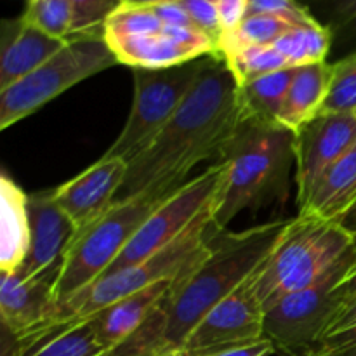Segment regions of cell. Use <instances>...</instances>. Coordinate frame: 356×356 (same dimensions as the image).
<instances>
[{
    "mask_svg": "<svg viewBox=\"0 0 356 356\" xmlns=\"http://www.w3.org/2000/svg\"><path fill=\"white\" fill-rule=\"evenodd\" d=\"M242 122L238 83L225 59L212 56L172 120L129 162L117 200L179 190L195 165L225 152Z\"/></svg>",
    "mask_w": 356,
    "mask_h": 356,
    "instance_id": "6da1fadb",
    "label": "cell"
},
{
    "mask_svg": "<svg viewBox=\"0 0 356 356\" xmlns=\"http://www.w3.org/2000/svg\"><path fill=\"white\" fill-rule=\"evenodd\" d=\"M289 221H271L242 233L214 228L207 252L176 278L160 306L162 327L152 356L179 355L197 323L273 252Z\"/></svg>",
    "mask_w": 356,
    "mask_h": 356,
    "instance_id": "7a4b0ae2",
    "label": "cell"
},
{
    "mask_svg": "<svg viewBox=\"0 0 356 356\" xmlns=\"http://www.w3.org/2000/svg\"><path fill=\"white\" fill-rule=\"evenodd\" d=\"M221 160L228 170L216 204L218 232H225L242 211L259 207L280 193L294 160V132L280 124L243 120Z\"/></svg>",
    "mask_w": 356,
    "mask_h": 356,
    "instance_id": "3957f363",
    "label": "cell"
},
{
    "mask_svg": "<svg viewBox=\"0 0 356 356\" xmlns=\"http://www.w3.org/2000/svg\"><path fill=\"white\" fill-rule=\"evenodd\" d=\"M355 242L356 236L341 222L323 221L312 214L291 219L273 252L256 273V294L264 312L284 296L320 280Z\"/></svg>",
    "mask_w": 356,
    "mask_h": 356,
    "instance_id": "277c9868",
    "label": "cell"
},
{
    "mask_svg": "<svg viewBox=\"0 0 356 356\" xmlns=\"http://www.w3.org/2000/svg\"><path fill=\"white\" fill-rule=\"evenodd\" d=\"M163 198L165 197L138 195L115 200L103 218L76 233L59 264L52 285L54 309L106 273L139 226Z\"/></svg>",
    "mask_w": 356,
    "mask_h": 356,
    "instance_id": "5b68a950",
    "label": "cell"
},
{
    "mask_svg": "<svg viewBox=\"0 0 356 356\" xmlns=\"http://www.w3.org/2000/svg\"><path fill=\"white\" fill-rule=\"evenodd\" d=\"M115 65L118 59L104 38V30L72 35L58 54L0 90V129L30 117L76 83Z\"/></svg>",
    "mask_w": 356,
    "mask_h": 356,
    "instance_id": "8992f818",
    "label": "cell"
},
{
    "mask_svg": "<svg viewBox=\"0 0 356 356\" xmlns=\"http://www.w3.org/2000/svg\"><path fill=\"white\" fill-rule=\"evenodd\" d=\"M212 56L162 70L134 68V99L124 129L103 156L125 162L145 152L184 103Z\"/></svg>",
    "mask_w": 356,
    "mask_h": 356,
    "instance_id": "52a82bcc",
    "label": "cell"
},
{
    "mask_svg": "<svg viewBox=\"0 0 356 356\" xmlns=\"http://www.w3.org/2000/svg\"><path fill=\"white\" fill-rule=\"evenodd\" d=\"M356 263V242L346 256L309 287L284 296L264 313V336L277 351L301 353L313 350L341 312L337 289Z\"/></svg>",
    "mask_w": 356,
    "mask_h": 356,
    "instance_id": "ba28073f",
    "label": "cell"
},
{
    "mask_svg": "<svg viewBox=\"0 0 356 356\" xmlns=\"http://www.w3.org/2000/svg\"><path fill=\"white\" fill-rule=\"evenodd\" d=\"M226 170H228V163L221 160L219 163L211 165L204 172L198 174L197 177L184 183L179 190L167 195L153 209L145 222L139 226L138 232L129 240L125 249L104 275L143 263L165 245H169L170 242H174L198 218V214L214 200L222 186Z\"/></svg>",
    "mask_w": 356,
    "mask_h": 356,
    "instance_id": "9c48e42d",
    "label": "cell"
},
{
    "mask_svg": "<svg viewBox=\"0 0 356 356\" xmlns=\"http://www.w3.org/2000/svg\"><path fill=\"white\" fill-rule=\"evenodd\" d=\"M257 270L197 323L177 356H198L232 344L249 343L266 337L264 336L266 312L256 294Z\"/></svg>",
    "mask_w": 356,
    "mask_h": 356,
    "instance_id": "30bf717a",
    "label": "cell"
},
{
    "mask_svg": "<svg viewBox=\"0 0 356 356\" xmlns=\"http://www.w3.org/2000/svg\"><path fill=\"white\" fill-rule=\"evenodd\" d=\"M356 146V113H320L294 132L298 207L308 202L327 169Z\"/></svg>",
    "mask_w": 356,
    "mask_h": 356,
    "instance_id": "8fae6325",
    "label": "cell"
},
{
    "mask_svg": "<svg viewBox=\"0 0 356 356\" xmlns=\"http://www.w3.org/2000/svg\"><path fill=\"white\" fill-rule=\"evenodd\" d=\"M108 42V40H106ZM108 45L118 63L134 68L162 70L195 59L219 56V47L209 35L195 26H169L162 31L110 40Z\"/></svg>",
    "mask_w": 356,
    "mask_h": 356,
    "instance_id": "7c38bea8",
    "label": "cell"
},
{
    "mask_svg": "<svg viewBox=\"0 0 356 356\" xmlns=\"http://www.w3.org/2000/svg\"><path fill=\"white\" fill-rule=\"evenodd\" d=\"M129 163L118 156H101L82 174L54 190V198L72 219L76 232H83L103 218L115 204L127 176Z\"/></svg>",
    "mask_w": 356,
    "mask_h": 356,
    "instance_id": "4fadbf2b",
    "label": "cell"
},
{
    "mask_svg": "<svg viewBox=\"0 0 356 356\" xmlns=\"http://www.w3.org/2000/svg\"><path fill=\"white\" fill-rule=\"evenodd\" d=\"M30 247L19 268L26 278L56 275L66 250L76 236V228L54 198V191L28 195Z\"/></svg>",
    "mask_w": 356,
    "mask_h": 356,
    "instance_id": "5bb4252c",
    "label": "cell"
},
{
    "mask_svg": "<svg viewBox=\"0 0 356 356\" xmlns=\"http://www.w3.org/2000/svg\"><path fill=\"white\" fill-rule=\"evenodd\" d=\"M56 275L26 278L19 270L2 271L0 320L10 341H21L45 325L54 312L52 285Z\"/></svg>",
    "mask_w": 356,
    "mask_h": 356,
    "instance_id": "9a60e30c",
    "label": "cell"
},
{
    "mask_svg": "<svg viewBox=\"0 0 356 356\" xmlns=\"http://www.w3.org/2000/svg\"><path fill=\"white\" fill-rule=\"evenodd\" d=\"M68 40L54 38L23 16L6 19L0 38V90L30 75L58 54Z\"/></svg>",
    "mask_w": 356,
    "mask_h": 356,
    "instance_id": "2e32d148",
    "label": "cell"
},
{
    "mask_svg": "<svg viewBox=\"0 0 356 356\" xmlns=\"http://www.w3.org/2000/svg\"><path fill=\"white\" fill-rule=\"evenodd\" d=\"M174 282L176 280L156 282L90 316L89 320L101 348L104 351H113L131 339L165 302Z\"/></svg>",
    "mask_w": 356,
    "mask_h": 356,
    "instance_id": "e0dca14e",
    "label": "cell"
},
{
    "mask_svg": "<svg viewBox=\"0 0 356 356\" xmlns=\"http://www.w3.org/2000/svg\"><path fill=\"white\" fill-rule=\"evenodd\" d=\"M356 207V146L320 177L299 214H312L323 221L343 222Z\"/></svg>",
    "mask_w": 356,
    "mask_h": 356,
    "instance_id": "ac0fdd59",
    "label": "cell"
},
{
    "mask_svg": "<svg viewBox=\"0 0 356 356\" xmlns=\"http://www.w3.org/2000/svg\"><path fill=\"white\" fill-rule=\"evenodd\" d=\"M30 247L28 195L3 174L0 177V271L23 266Z\"/></svg>",
    "mask_w": 356,
    "mask_h": 356,
    "instance_id": "d6986e66",
    "label": "cell"
},
{
    "mask_svg": "<svg viewBox=\"0 0 356 356\" xmlns=\"http://www.w3.org/2000/svg\"><path fill=\"white\" fill-rule=\"evenodd\" d=\"M332 82V65L313 63L298 66L294 80L289 87L284 108L280 113V125L298 132L302 125L320 115Z\"/></svg>",
    "mask_w": 356,
    "mask_h": 356,
    "instance_id": "ffe728a7",
    "label": "cell"
},
{
    "mask_svg": "<svg viewBox=\"0 0 356 356\" xmlns=\"http://www.w3.org/2000/svg\"><path fill=\"white\" fill-rule=\"evenodd\" d=\"M298 66L270 73L240 87L243 120L280 124V113Z\"/></svg>",
    "mask_w": 356,
    "mask_h": 356,
    "instance_id": "44dd1931",
    "label": "cell"
},
{
    "mask_svg": "<svg viewBox=\"0 0 356 356\" xmlns=\"http://www.w3.org/2000/svg\"><path fill=\"white\" fill-rule=\"evenodd\" d=\"M219 54L228 65L238 86L280 70L292 68L291 63L273 45H235L221 49Z\"/></svg>",
    "mask_w": 356,
    "mask_h": 356,
    "instance_id": "7402d4cb",
    "label": "cell"
},
{
    "mask_svg": "<svg viewBox=\"0 0 356 356\" xmlns=\"http://www.w3.org/2000/svg\"><path fill=\"white\" fill-rule=\"evenodd\" d=\"M332 44V31L320 23L294 26L282 35L273 47L291 63V66H305L325 63Z\"/></svg>",
    "mask_w": 356,
    "mask_h": 356,
    "instance_id": "603a6c76",
    "label": "cell"
},
{
    "mask_svg": "<svg viewBox=\"0 0 356 356\" xmlns=\"http://www.w3.org/2000/svg\"><path fill=\"white\" fill-rule=\"evenodd\" d=\"M165 23L160 19L152 6H136L124 2L104 23V38L108 42L138 35L159 33Z\"/></svg>",
    "mask_w": 356,
    "mask_h": 356,
    "instance_id": "cb8c5ba5",
    "label": "cell"
},
{
    "mask_svg": "<svg viewBox=\"0 0 356 356\" xmlns=\"http://www.w3.org/2000/svg\"><path fill=\"white\" fill-rule=\"evenodd\" d=\"M291 28H294V24L270 14L247 16L238 28L229 33H222L219 40V52L221 49L235 47V45H273Z\"/></svg>",
    "mask_w": 356,
    "mask_h": 356,
    "instance_id": "d4e9b609",
    "label": "cell"
},
{
    "mask_svg": "<svg viewBox=\"0 0 356 356\" xmlns=\"http://www.w3.org/2000/svg\"><path fill=\"white\" fill-rule=\"evenodd\" d=\"M106 351L97 343L90 320L63 329L28 356H101Z\"/></svg>",
    "mask_w": 356,
    "mask_h": 356,
    "instance_id": "484cf974",
    "label": "cell"
},
{
    "mask_svg": "<svg viewBox=\"0 0 356 356\" xmlns=\"http://www.w3.org/2000/svg\"><path fill=\"white\" fill-rule=\"evenodd\" d=\"M21 16L54 38L68 40L73 35L72 0H28Z\"/></svg>",
    "mask_w": 356,
    "mask_h": 356,
    "instance_id": "4316f807",
    "label": "cell"
},
{
    "mask_svg": "<svg viewBox=\"0 0 356 356\" xmlns=\"http://www.w3.org/2000/svg\"><path fill=\"white\" fill-rule=\"evenodd\" d=\"M322 111L356 113V52L332 65V82Z\"/></svg>",
    "mask_w": 356,
    "mask_h": 356,
    "instance_id": "83f0119b",
    "label": "cell"
},
{
    "mask_svg": "<svg viewBox=\"0 0 356 356\" xmlns=\"http://www.w3.org/2000/svg\"><path fill=\"white\" fill-rule=\"evenodd\" d=\"M353 346H356V302L344 308L330 322L313 351L316 355H329Z\"/></svg>",
    "mask_w": 356,
    "mask_h": 356,
    "instance_id": "f1b7e54d",
    "label": "cell"
},
{
    "mask_svg": "<svg viewBox=\"0 0 356 356\" xmlns=\"http://www.w3.org/2000/svg\"><path fill=\"white\" fill-rule=\"evenodd\" d=\"M122 3V0H72L73 35L103 30L108 17Z\"/></svg>",
    "mask_w": 356,
    "mask_h": 356,
    "instance_id": "f546056e",
    "label": "cell"
},
{
    "mask_svg": "<svg viewBox=\"0 0 356 356\" xmlns=\"http://www.w3.org/2000/svg\"><path fill=\"white\" fill-rule=\"evenodd\" d=\"M254 14H270V16L282 17L294 26L318 23L309 14L308 7L299 3L298 0H249L247 16H254Z\"/></svg>",
    "mask_w": 356,
    "mask_h": 356,
    "instance_id": "4dcf8cb0",
    "label": "cell"
},
{
    "mask_svg": "<svg viewBox=\"0 0 356 356\" xmlns=\"http://www.w3.org/2000/svg\"><path fill=\"white\" fill-rule=\"evenodd\" d=\"M177 2L186 9L195 26L204 31L205 35H209L219 47V40L222 37V28L221 23H219L216 0H177Z\"/></svg>",
    "mask_w": 356,
    "mask_h": 356,
    "instance_id": "1f68e13d",
    "label": "cell"
},
{
    "mask_svg": "<svg viewBox=\"0 0 356 356\" xmlns=\"http://www.w3.org/2000/svg\"><path fill=\"white\" fill-rule=\"evenodd\" d=\"M275 351H277V346L273 344V341L268 339V337H263V339L249 341V343L219 348V350L207 351V353L198 356H270Z\"/></svg>",
    "mask_w": 356,
    "mask_h": 356,
    "instance_id": "d6a6232c",
    "label": "cell"
},
{
    "mask_svg": "<svg viewBox=\"0 0 356 356\" xmlns=\"http://www.w3.org/2000/svg\"><path fill=\"white\" fill-rule=\"evenodd\" d=\"M222 33H229L247 17L249 0H216Z\"/></svg>",
    "mask_w": 356,
    "mask_h": 356,
    "instance_id": "836d02e7",
    "label": "cell"
},
{
    "mask_svg": "<svg viewBox=\"0 0 356 356\" xmlns=\"http://www.w3.org/2000/svg\"><path fill=\"white\" fill-rule=\"evenodd\" d=\"M339 26L356 33V0H322Z\"/></svg>",
    "mask_w": 356,
    "mask_h": 356,
    "instance_id": "e575fe53",
    "label": "cell"
},
{
    "mask_svg": "<svg viewBox=\"0 0 356 356\" xmlns=\"http://www.w3.org/2000/svg\"><path fill=\"white\" fill-rule=\"evenodd\" d=\"M152 7L155 9V13L159 14L160 19H162L165 24H169V26H195L190 14L186 13V9H184L179 2L155 3V6Z\"/></svg>",
    "mask_w": 356,
    "mask_h": 356,
    "instance_id": "d590c367",
    "label": "cell"
},
{
    "mask_svg": "<svg viewBox=\"0 0 356 356\" xmlns=\"http://www.w3.org/2000/svg\"><path fill=\"white\" fill-rule=\"evenodd\" d=\"M337 294H339L341 312H343L344 308H348V306L353 305V302H356V263L350 270V273L344 277V280L341 282L339 289H337Z\"/></svg>",
    "mask_w": 356,
    "mask_h": 356,
    "instance_id": "8d00e7d4",
    "label": "cell"
},
{
    "mask_svg": "<svg viewBox=\"0 0 356 356\" xmlns=\"http://www.w3.org/2000/svg\"><path fill=\"white\" fill-rule=\"evenodd\" d=\"M341 225H343L348 232L353 233V235L356 236V207L346 216V218L343 219V222H341Z\"/></svg>",
    "mask_w": 356,
    "mask_h": 356,
    "instance_id": "74e56055",
    "label": "cell"
},
{
    "mask_svg": "<svg viewBox=\"0 0 356 356\" xmlns=\"http://www.w3.org/2000/svg\"><path fill=\"white\" fill-rule=\"evenodd\" d=\"M163 2H177V0H127V3H136V6H155Z\"/></svg>",
    "mask_w": 356,
    "mask_h": 356,
    "instance_id": "f35d334b",
    "label": "cell"
},
{
    "mask_svg": "<svg viewBox=\"0 0 356 356\" xmlns=\"http://www.w3.org/2000/svg\"><path fill=\"white\" fill-rule=\"evenodd\" d=\"M313 351V350H312ZM315 353V351H313ZM316 355V353H315ZM316 356H356V346L348 348V350L343 351H336V353H329V355H316Z\"/></svg>",
    "mask_w": 356,
    "mask_h": 356,
    "instance_id": "ab89813d",
    "label": "cell"
},
{
    "mask_svg": "<svg viewBox=\"0 0 356 356\" xmlns=\"http://www.w3.org/2000/svg\"><path fill=\"white\" fill-rule=\"evenodd\" d=\"M101 356H127V355H125V351L122 350L120 346H118L117 350H113V351H106V353L101 355Z\"/></svg>",
    "mask_w": 356,
    "mask_h": 356,
    "instance_id": "60d3db41",
    "label": "cell"
},
{
    "mask_svg": "<svg viewBox=\"0 0 356 356\" xmlns=\"http://www.w3.org/2000/svg\"><path fill=\"white\" fill-rule=\"evenodd\" d=\"M284 356H316V355L313 353L312 350H306V351H301V353H287Z\"/></svg>",
    "mask_w": 356,
    "mask_h": 356,
    "instance_id": "b9f144b4",
    "label": "cell"
},
{
    "mask_svg": "<svg viewBox=\"0 0 356 356\" xmlns=\"http://www.w3.org/2000/svg\"><path fill=\"white\" fill-rule=\"evenodd\" d=\"M122 2H127V0H122Z\"/></svg>",
    "mask_w": 356,
    "mask_h": 356,
    "instance_id": "7bdbcfd3",
    "label": "cell"
}]
</instances>
